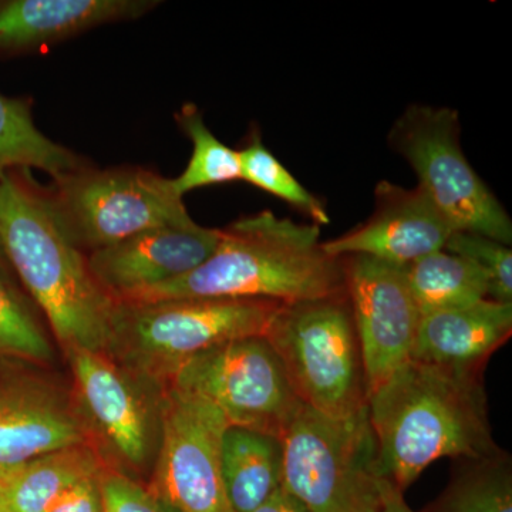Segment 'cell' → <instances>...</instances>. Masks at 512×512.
<instances>
[{"instance_id":"obj_21","label":"cell","mask_w":512,"mask_h":512,"mask_svg":"<svg viewBox=\"0 0 512 512\" xmlns=\"http://www.w3.org/2000/svg\"><path fill=\"white\" fill-rule=\"evenodd\" d=\"M407 282L421 316L464 308L488 299L487 276L446 249L406 266Z\"/></svg>"},{"instance_id":"obj_23","label":"cell","mask_w":512,"mask_h":512,"mask_svg":"<svg viewBox=\"0 0 512 512\" xmlns=\"http://www.w3.org/2000/svg\"><path fill=\"white\" fill-rule=\"evenodd\" d=\"M175 120L192 143L190 163L180 177L173 178L178 195L184 198L187 192L198 188L241 180L239 151L225 146L212 134L195 104H184Z\"/></svg>"},{"instance_id":"obj_3","label":"cell","mask_w":512,"mask_h":512,"mask_svg":"<svg viewBox=\"0 0 512 512\" xmlns=\"http://www.w3.org/2000/svg\"><path fill=\"white\" fill-rule=\"evenodd\" d=\"M0 248L67 355L106 350L114 299L97 284L29 170L0 180Z\"/></svg>"},{"instance_id":"obj_30","label":"cell","mask_w":512,"mask_h":512,"mask_svg":"<svg viewBox=\"0 0 512 512\" xmlns=\"http://www.w3.org/2000/svg\"><path fill=\"white\" fill-rule=\"evenodd\" d=\"M380 512H416L404 501L403 493L389 480L383 488V507Z\"/></svg>"},{"instance_id":"obj_1","label":"cell","mask_w":512,"mask_h":512,"mask_svg":"<svg viewBox=\"0 0 512 512\" xmlns=\"http://www.w3.org/2000/svg\"><path fill=\"white\" fill-rule=\"evenodd\" d=\"M384 477L402 493L440 458L501 450L488 419L484 370L409 360L367 396Z\"/></svg>"},{"instance_id":"obj_28","label":"cell","mask_w":512,"mask_h":512,"mask_svg":"<svg viewBox=\"0 0 512 512\" xmlns=\"http://www.w3.org/2000/svg\"><path fill=\"white\" fill-rule=\"evenodd\" d=\"M99 476L77 484L47 512H101Z\"/></svg>"},{"instance_id":"obj_11","label":"cell","mask_w":512,"mask_h":512,"mask_svg":"<svg viewBox=\"0 0 512 512\" xmlns=\"http://www.w3.org/2000/svg\"><path fill=\"white\" fill-rule=\"evenodd\" d=\"M69 359L74 406L90 439L94 434L126 466H147L160 434L153 393L163 390L131 375L104 352L74 350Z\"/></svg>"},{"instance_id":"obj_15","label":"cell","mask_w":512,"mask_h":512,"mask_svg":"<svg viewBox=\"0 0 512 512\" xmlns=\"http://www.w3.org/2000/svg\"><path fill=\"white\" fill-rule=\"evenodd\" d=\"M92 443L74 402L36 377L0 380V477L28 461Z\"/></svg>"},{"instance_id":"obj_22","label":"cell","mask_w":512,"mask_h":512,"mask_svg":"<svg viewBox=\"0 0 512 512\" xmlns=\"http://www.w3.org/2000/svg\"><path fill=\"white\" fill-rule=\"evenodd\" d=\"M460 463L430 512H512V461L507 451Z\"/></svg>"},{"instance_id":"obj_33","label":"cell","mask_w":512,"mask_h":512,"mask_svg":"<svg viewBox=\"0 0 512 512\" xmlns=\"http://www.w3.org/2000/svg\"><path fill=\"white\" fill-rule=\"evenodd\" d=\"M0 512H9L8 507H6L5 501H3L2 495H0Z\"/></svg>"},{"instance_id":"obj_8","label":"cell","mask_w":512,"mask_h":512,"mask_svg":"<svg viewBox=\"0 0 512 512\" xmlns=\"http://www.w3.org/2000/svg\"><path fill=\"white\" fill-rule=\"evenodd\" d=\"M460 131L457 110L414 104L393 124L389 144L413 168L419 187L454 232L510 247V215L468 163Z\"/></svg>"},{"instance_id":"obj_20","label":"cell","mask_w":512,"mask_h":512,"mask_svg":"<svg viewBox=\"0 0 512 512\" xmlns=\"http://www.w3.org/2000/svg\"><path fill=\"white\" fill-rule=\"evenodd\" d=\"M82 165V158L36 127L32 100L0 94V180L10 171L30 168L57 178Z\"/></svg>"},{"instance_id":"obj_2","label":"cell","mask_w":512,"mask_h":512,"mask_svg":"<svg viewBox=\"0 0 512 512\" xmlns=\"http://www.w3.org/2000/svg\"><path fill=\"white\" fill-rule=\"evenodd\" d=\"M343 293V261L323 251L318 225L266 210L221 229L214 254L190 274L120 301L265 299L288 305Z\"/></svg>"},{"instance_id":"obj_12","label":"cell","mask_w":512,"mask_h":512,"mask_svg":"<svg viewBox=\"0 0 512 512\" xmlns=\"http://www.w3.org/2000/svg\"><path fill=\"white\" fill-rule=\"evenodd\" d=\"M342 261L369 396L412 360L421 315L410 292L406 266L363 255Z\"/></svg>"},{"instance_id":"obj_10","label":"cell","mask_w":512,"mask_h":512,"mask_svg":"<svg viewBox=\"0 0 512 512\" xmlns=\"http://www.w3.org/2000/svg\"><path fill=\"white\" fill-rule=\"evenodd\" d=\"M229 426L214 404L167 387L161 394L154 485L158 500L180 512H232L222 481V440Z\"/></svg>"},{"instance_id":"obj_17","label":"cell","mask_w":512,"mask_h":512,"mask_svg":"<svg viewBox=\"0 0 512 512\" xmlns=\"http://www.w3.org/2000/svg\"><path fill=\"white\" fill-rule=\"evenodd\" d=\"M512 335V303L493 299L421 316L414 360L458 369L484 370Z\"/></svg>"},{"instance_id":"obj_32","label":"cell","mask_w":512,"mask_h":512,"mask_svg":"<svg viewBox=\"0 0 512 512\" xmlns=\"http://www.w3.org/2000/svg\"><path fill=\"white\" fill-rule=\"evenodd\" d=\"M160 501V500H158ZM161 508H163V512H180L178 510H175V508L171 507V505L163 503V501H160Z\"/></svg>"},{"instance_id":"obj_18","label":"cell","mask_w":512,"mask_h":512,"mask_svg":"<svg viewBox=\"0 0 512 512\" xmlns=\"http://www.w3.org/2000/svg\"><path fill=\"white\" fill-rule=\"evenodd\" d=\"M106 467L93 443L60 448L0 477V495L9 512H47L77 484L99 476Z\"/></svg>"},{"instance_id":"obj_7","label":"cell","mask_w":512,"mask_h":512,"mask_svg":"<svg viewBox=\"0 0 512 512\" xmlns=\"http://www.w3.org/2000/svg\"><path fill=\"white\" fill-rule=\"evenodd\" d=\"M56 220L90 254L140 232L194 221L173 178L140 167L99 170L84 164L45 188Z\"/></svg>"},{"instance_id":"obj_26","label":"cell","mask_w":512,"mask_h":512,"mask_svg":"<svg viewBox=\"0 0 512 512\" xmlns=\"http://www.w3.org/2000/svg\"><path fill=\"white\" fill-rule=\"evenodd\" d=\"M444 249L463 256L483 271L488 281V299L512 303V251L508 245L481 235L454 232Z\"/></svg>"},{"instance_id":"obj_19","label":"cell","mask_w":512,"mask_h":512,"mask_svg":"<svg viewBox=\"0 0 512 512\" xmlns=\"http://www.w3.org/2000/svg\"><path fill=\"white\" fill-rule=\"evenodd\" d=\"M222 481L232 512H254L284 485L282 439L228 426L222 440Z\"/></svg>"},{"instance_id":"obj_6","label":"cell","mask_w":512,"mask_h":512,"mask_svg":"<svg viewBox=\"0 0 512 512\" xmlns=\"http://www.w3.org/2000/svg\"><path fill=\"white\" fill-rule=\"evenodd\" d=\"M264 336L302 404L332 417L366 409L365 366L348 293L281 303Z\"/></svg>"},{"instance_id":"obj_25","label":"cell","mask_w":512,"mask_h":512,"mask_svg":"<svg viewBox=\"0 0 512 512\" xmlns=\"http://www.w3.org/2000/svg\"><path fill=\"white\" fill-rule=\"evenodd\" d=\"M0 360L47 363L53 349L22 298L0 274Z\"/></svg>"},{"instance_id":"obj_4","label":"cell","mask_w":512,"mask_h":512,"mask_svg":"<svg viewBox=\"0 0 512 512\" xmlns=\"http://www.w3.org/2000/svg\"><path fill=\"white\" fill-rule=\"evenodd\" d=\"M279 305L265 299L116 301L104 353L164 390L192 357L229 340L265 335Z\"/></svg>"},{"instance_id":"obj_29","label":"cell","mask_w":512,"mask_h":512,"mask_svg":"<svg viewBox=\"0 0 512 512\" xmlns=\"http://www.w3.org/2000/svg\"><path fill=\"white\" fill-rule=\"evenodd\" d=\"M254 512H311L284 485Z\"/></svg>"},{"instance_id":"obj_14","label":"cell","mask_w":512,"mask_h":512,"mask_svg":"<svg viewBox=\"0 0 512 512\" xmlns=\"http://www.w3.org/2000/svg\"><path fill=\"white\" fill-rule=\"evenodd\" d=\"M372 217L342 237L322 242L332 258L363 255L399 266H409L441 251L454 234L419 185L403 188L382 181L375 191Z\"/></svg>"},{"instance_id":"obj_31","label":"cell","mask_w":512,"mask_h":512,"mask_svg":"<svg viewBox=\"0 0 512 512\" xmlns=\"http://www.w3.org/2000/svg\"><path fill=\"white\" fill-rule=\"evenodd\" d=\"M6 258L5 255H3L2 248H0V274L5 275V268H6Z\"/></svg>"},{"instance_id":"obj_27","label":"cell","mask_w":512,"mask_h":512,"mask_svg":"<svg viewBox=\"0 0 512 512\" xmlns=\"http://www.w3.org/2000/svg\"><path fill=\"white\" fill-rule=\"evenodd\" d=\"M101 512H163L153 491L107 466L99 476Z\"/></svg>"},{"instance_id":"obj_24","label":"cell","mask_w":512,"mask_h":512,"mask_svg":"<svg viewBox=\"0 0 512 512\" xmlns=\"http://www.w3.org/2000/svg\"><path fill=\"white\" fill-rule=\"evenodd\" d=\"M239 151L241 157V180L268 192L302 212L312 224L328 225V210L320 198L303 187L288 168L262 143L261 134L252 131L244 148Z\"/></svg>"},{"instance_id":"obj_5","label":"cell","mask_w":512,"mask_h":512,"mask_svg":"<svg viewBox=\"0 0 512 512\" xmlns=\"http://www.w3.org/2000/svg\"><path fill=\"white\" fill-rule=\"evenodd\" d=\"M282 444L284 488L309 511H382L387 478L367 407L332 417L302 404Z\"/></svg>"},{"instance_id":"obj_13","label":"cell","mask_w":512,"mask_h":512,"mask_svg":"<svg viewBox=\"0 0 512 512\" xmlns=\"http://www.w3.org/2000/svg\"><path fill=\"white\" fill-rule=\"evenodd\" d=\"M221 229L192 221L147 229L87 256L97 284L114 301L190 274L204 264L218 244Z\"/></svg>"},{"instance_id":"obj_9","label":"cell","mask_w":512,"mask_h":512,"mask_svg":"<svg viewBox=\"0 0 512 512\" xmlns=\"http://www.w3.org/2000/svg\"><path fill=\"white\" fill-rule=\"evenodd\" d=\"M170 386L214 404L229 426L278 439L302 407L264 335L229 340L192 357Z\"/></svg>"},{"instance_id":"obj_16","label":"cell","mask_w":512,"mask_h":512,"mask_svg":"<svg viewBox=\"0 0 512 512\" xmlns=\"http://www.w3.org/2000/svg\"><path fill=\"white\" fill-rule=\"evenodd\" d=\"M154 0H0V55L50 47L109 23L146 15Z\"/></svg>"}]
</instances>
